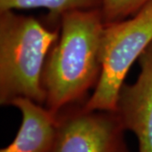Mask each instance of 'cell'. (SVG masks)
<instances>
[{"label": "cell", "mask_w": 152, "mask_h": 152, "mask_svg": "<svg viewBox=\"0 0 152 152\" xmlns=\"http://www.w3.org/2000/svg\"><path fill=\"white\" fill-rule=\"evenodd\" d=\"M60 26H46L13 10L0 12V105L20 98L43 105L42 77L49 52Z\"/></svg>", "instance_id": "7a4b0ae2"}, {"label": "cell", "mask_w": 152, "mask_h": 152, "mask_svg": "<svg viewBox=\"0 0 152 152\" xmlns=\"http://www.w3.org/2000/svg\"><path fill=\"white\" fill-rule=\"evenodd\" d=\"M29 9H46L49 24L58 27L64 15L71 11L101 9V0H0V12Z\"/></svg>", "instance_id": "52a82bcc"}, {"label": "cell", "mask_w": 152, "mask_h": 152, "mask_svg": "<svg viewBox=\"0 0 152 152\" xmlns=\"http://www.w3.org/2000/svg\"><path fill=\"white\" fill-rule=\"evenodd\" d=\"M12 106L21 113V124L13 142L0 152L53 151L57 135V116L30 99H17Z\"/></svg>", "instance_id": "8992f818"}, {"label": "cell", "mask_w": 152, "mask_h": 152, "mask_svg": "<svg viewBox=\"0 0 152 152\" xmlns=\"http://www.w3.org/2000/svg\"><path fill=\"white\" fill-rule=\"evenodd\" d=\"M105 21L101 9L64 15L59 37L44 68V107L57 116L64 109L85 103L102 73Z\"/></svg>", "instance_id": "6da1fadb"}, {"label": "cell", "mask_w": 152, "mask_h": 152, "mask_svg": "<svg viewBox=\"0 0 152 152\" xmlns=\"http://www.w3.org/2000/svg\"><path fill=\"white\" fill-rule=\"evenodd\" d=\"M152 0H101L105 25L124 20L134 15Z\"/></svg>", "instance_id": "ba28073f"}, {"label": "cell", "mask_w": 152, "mask_h": 152, "mask_svg": "<svg viewBox=\"0 0 152 152\" xmlns=\"http://www.w3.org/2000/svg\"><path fill=\"white\" fill-rule=\"evenodd\" d=\"M140 72L121 88L116 113L138 140L139 152H152V42L138 59Z\"/></svg>", "instance_id": "5b68a950"}, {"label": "cell", "mask_w": 152, "mask_h": 152, "mask_svg": "<svg viewBox=\"0 0 152 152\" xmlns=\"http://www.w3.org/2000/svg\"><path fill=\"white\" fill-rule=\"evenodd\" d=\"M151 42L152 1L134 15L105 25L102 73L84 107L116 112L118 98L128 72Z\"/></svg>", "instance_id": "3957f363"}, {"label": "cell", "mask_w": 152, "mask_h": 152, "mask_svg": "<svg viewBox=\"0 0 152 152\" xmlns=\"http://www.w3.org/2000/svg\"><path fill=\"white\" fill-rule=\"evenodd\" d=\"M57 120L52 152H129L116 112L87 110L83 103L62 110Z\"/></svg>", "instance_id": "277c9868"}]
</instances>
